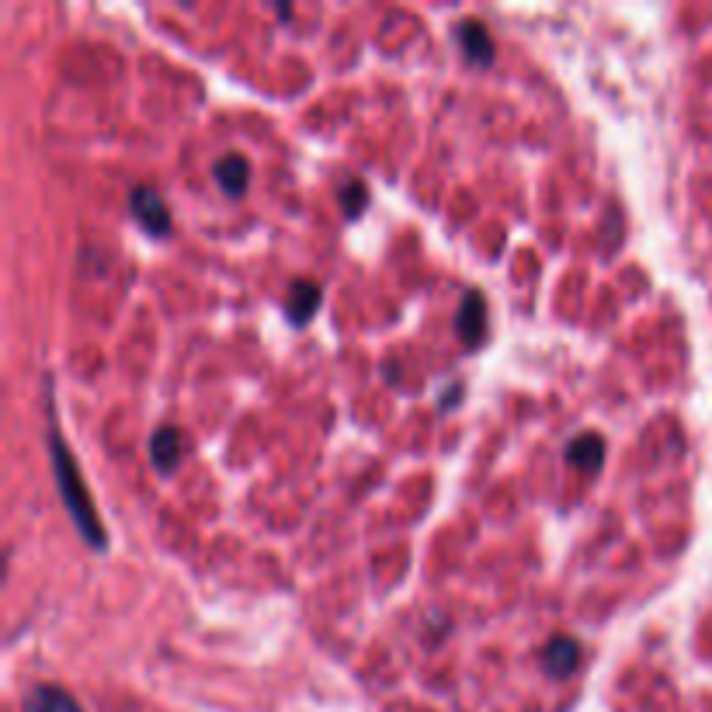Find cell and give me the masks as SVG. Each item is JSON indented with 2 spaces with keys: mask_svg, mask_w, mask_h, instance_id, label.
Returning a JSON list of instances; mask_svg holds the SVG:
<instances>
[{
  "mask_svg": "<svg viewBox=\"0 0 712 712\" xmlns=\"http://www.w3.org/2000/svg\"><path fill=\"white\" fill-rule=\"evenodd\" d=\"M216 185L226 191V195H244V188H247V178H250V167H247V160L240 157V154H226L219 164H216Z\"/></svg>",
  "mask_w": 712,
  "mask_h": 712,
  "instance_id": "9c48e42d",
  "label": "cell"
},
{
  "mask_svg": "<svg viewBox=\"0 0 712 712\" xmlns=\"http://www.w3.org/2000/svg\"><path fill=\"white\" fill-rule=\"evenodd\" d=\"M340 202H345V212L355 219V216L368 206V191H365V185H362V181H345V185H340Z\"/></svg>",
  "mask_w": 712,
  "mask_h": 712,
  "instance_id": "8fae6325",
  "label": "cell"
},
{
  "mask_svg": "<svg viewBox=\"0 0 712 712\" xmlns=\"http://www.w3.org/2000/svg\"><path fill=\"white\" fill-rule=\"evenodd\" d=\"M455 330L466 340V345H479L483 334H487V299L483 293H466L459 317H455Z\"/></svg>",
  "mask_w": 712,
  "mask_h": 712,
  "instance_id": "3957f363",
  "label": "cell"
},
{
  "mask_svg": "<svg viewBox=\"0 0 712 712\" xmlns=\"http://www.w3.org/2000/svg\"><path fill=\"white\" fill-rule=\"evenodd\" d=\"M24 712H83L70 692L56 689V685H39L24 702Z\"/></svg>",
  "mask_w": 712,
  "mask_h": 712,
  "instance_id": "30bf717a",
  "label": "cell"
},
{
  "mask_svg": "<svg viewBox=\"0 0 712 712\" xmlns=\"http://www.w3.org/2000/svg\"><path fill=\"white\" fill-rule=\"evenodd\" d=\"M543 664H546V671L556 674V678L574 674L577 664H581V646H577L574 640H570V636H556V640H550V646H546V653H543Z\"/></svg>",
  "mask_w": 712,
  "mask_h": 712,
  "instance_id": "52a82bcc",
  "label": "cell"
},
{
  "mask_svg": "<svg viewBox=\"0 0 712 712\" xmlns=\"http://www.w3.org/2000/svg\"><path fill=\"white\" fill-rule=\"evenodd\" d=\"M150 459L160 473H175L181 463V432L175 424H164L150 438Z\"/></svg>",
  "mask_w": 712,
  "mask_h": 712,
  "instance_id": "277c9868",
  "label": "cell"
},
{
  "mask_svg": "<svg viewBox=\"0 0 712 712\" xmlns=\"http://www.w3.org/2000/svg\"><path fill=\"white\" fill-rule=\"evenodd\" d=\"M132 216L150 237L170 234V212H167V206L160 202V195L154 188H136L132 191Z\"/></svg>",
  "mask_w": 712,
  "mask_h": 712,
  "instance_id": "7a4b0ae2",
  "label": "cell"
},
{
  "mask_svg": "<svg viewBox=\"0 0 712 712\" xmlns=\"http://www.w3.org/2000/svg\"><path fill=\"white\" fill-rule=\"evenodd\" d=\"M49 459H52V473H56V487H60V497H63V507H67V515L73 518L77 532L83 535V543H88L91 550L105 553L108 550V535L101 528V518H98V511L91 504V494H88V483H83V476L77 473V463H73V455L60 435V424H56V411L49 407Z\"/></svg>",
  "mask_w": 712,
  "mask_h": 712,
  "instance_id": "6da1fadb",
  "label": "cell"
},
{
  "mask_svg": "<svg viewBox=\"0 0 712 712\" xmlns=\"http://www.w3.org/2000/svg\"><path fill=\"white\" fill-rule=\"evenodd\" d=\"M566 463L584 469V473H597V469H602V463H605V438L594 435V432L577 435L574 442L566 445Z\"/></svg>",
  "mask_w": 712,
  "mask_h": 712,
  "instance_id": "5b68a950",
  "label": "cell"
},
{
  "mask_svg": "<svg viewBox=\"0 0 712 712\" xmlns=\"http://www.w3.org/2000/svg\"><path fill=\"white\" fill-rule=\"evenodd\" d=\"M459 42H463V52L469 56L476 67H491L494 63V42H491L487 28H483L479 21H463L459 24Z\"/></svg>",
  "mask_w": 712,
  "mask_h": 712,
  "instance_id": "ba28073f",
  "label": "cell"
},
{
  "mask_svg": "<svg viewBox=\"0 0 712 712\" xmlns=\"http://www.w3.org/2000/svg\"><path fill=\"white\" fill-rule=\"evenodd\" d=\"M317 306H320V285H313V281L299 278V281L293 285L289 299H285V313H289V320H293V324H309L313 313H317Z\"/></svg>",
  "mask_w": 712,
  "mask_h": 712,
  "instance_id": "8992f818",
  "label": "cell"
}]
</instances>
